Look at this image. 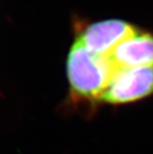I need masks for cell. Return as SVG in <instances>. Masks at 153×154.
Masks as SVG:
<instances>
[{"label": "cell", "instance_id": "cell-1", "mask_svg": "<svg viewBox=\"0 0 153 154\" xmlns=\"http://www.w3.org/2000/svg\"><path fill=\"white\" fill-rule=\"evenodd\" d=\"M116 68L109 57L93 54L75 41L68 56L67 74L71 91L83 100H99L115 76Z\"/></svg>", "mask_w": 153, "mask_h": 154}, {"label": "cell", "instance_id": "cell-2", "mask_svg": "<svg viewBox=\"0 0 153 154\" xmlns=\"http://www.w3.org/2000/svg\"><path fill=\"white\" fill-rule=\"evenodd\" d=\"M153 94V68L118 69L99 100L120 104L139 100Z\"/></svg>", "mask_w": 153, "mask_h": 154}, {"label": "cell", "instance_id": "cell-3", "mask_svg": "<svg viewBox=\"0 0 153 154\" xmlns=\"http://www.w3.org/2000/svg\"><path fill=\"white\" fill-rule=\"evenodd\" d=\"M132 25L120 20H107L89 26L79 40L90 53L109 57L122 42L136 33Z\"/></svg>", "mask_w": 153, "mask_h": 154}, {"label": "cell", "instance_id": "cell-4", "mask_svg": "<svg viewBox=\"0 0 153 154\" xmlns=\"http://www.w3.org/2000/svg\"><path fill=\"white\" fill-rule=\"evenodd\" d=\"M118 69L153 68V35L136 32L109 56Z\"/></svg>", "mask_w": 153, "mask_h": 154}]
</instances>
